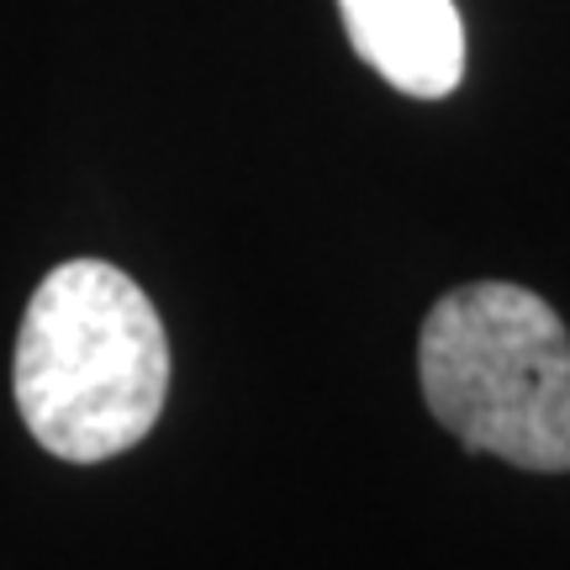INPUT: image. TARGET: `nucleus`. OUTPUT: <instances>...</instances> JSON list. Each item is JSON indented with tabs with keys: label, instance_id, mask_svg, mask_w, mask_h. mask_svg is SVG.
Here are the masks:
<instances>
[{
	"label": "nucleus",
	"instance_id": "f257e3e1",
	"mask_svg": "<svg viewBox=\"0 0 570 570\" xmlns=\"http://www.w3.org/2000/svg\"><path fill=\"white\" fill-rule=\"evenodd\" d=\"M169 396V338L142 285L69 259L32 291L17 333V407L48 454L101 465L148 439Z\"/></svg>",
	"mask_w": 570,
	"mask_h": 570
},
{
	"label": "nucleus",
	"instance_id": "f03ea898",
	"mask_svg": "<svg viewBox=\"0 0 570 570\" xmlns=\"http://www.w3.org/2000/svg\"><path fill=\"white\" fill-rule=\"evenodd\" d=\"M433 417L518 470H570V338L539 291L470 281L433 302L417 338Z\"/></svg>",
	"mask_w": 570,
	"mask_h": 570
},
{
	"label": "nucleus",
	"instance_id": "7ed1b4c3",
	"mask_svg": "<svg viewBox=\"0 0 570 570\" xmlns=\"http://www.w3.org/2000/svg\"><path fill=\"white\" fill-rule=\"evenodd\" d=\"M354 53L417 101H444L465 80V21L454 0H338Z\"/></svg>",
	"mask_w": 570,
	"mask_h": 570
}]
</instances>
